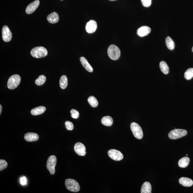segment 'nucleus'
<instances>
[{
  "mask_svg": "<svg viewBox=\"0 0 193 193\" xmlns=\"http://www.w3.org/2000/svg\"><path fill=\"white\" fill-rule=\"evenodd\" d=\"M107 53L108 56L111 60H116L120 57L121 51L117 46L112 44L108 48Z\"/></svg>",
  "mask_w": 193,
  "mask_h": 193,
  "instance_id": "1",
  "label": "nucleus"
},
{
  "mask_svg": "<svg viewBox=\"0 0 193 193\" xmlns=\"http://www.w3.org/2000/svg\"><path fill=\"white\" fill-rule=\"evenodd\" d=\"M32 56L36 58H43L48 55V51L45 48L43 47H37L33 48L31 51Z\"/></svg>",
  "mask_w": 193,
  "mask_h": 193,
  "instance_id": "2",
  "label": "nucleus"
},
{
  "mask_svg": "<svg viewBox=\"0 0 193 193\" xmlns=\"http://www.w3.org/2000/svg\"><path fill=\"white\" fill-rule=\"evenodd\" d=\"M21 81V78L18 74H14L9 78L8 81L7 87L11 90L16 88L20 84Z\"/></svg>",
  "mask_w": 193,
  "mask_h": 193,
  "instance_id": "3",
  "label": "nucleus"
},
{
  "mask_svg": "<svg viewBox=\"0 0 193 193\" xmlns=\"http://www.w3.org/2000/svg\"><path fill=\"white\" fill-rule=\"evenodd\" d=\"M65 184L67 189L71 192H78L80 189L79 183L74 180L67 179L65 181Z\"/></svg>",
  "mask_w": 193,
  "mask_h": 193,
  "instance_id": "4",
  "label": "nucleus"
},
{
  "mask_svg": "<svg viewBox=\"0 0 193 193\" xmlns=\"http://www.w3.org/2000/svg\"><path fill=\"white\" fill-rule=\"evenodd\" d=\"M187 131L183 129H175L170 132L168 135L169 138L172 140H176L185 136Z\"/></svg>",
  "mask_w": 193,
  "mask_h": 193,
  "instance_id": "5",
  "label": "nucleus"
},
{
  "mask_svg": "<svg viewBox=\"0 0 193 193\" xmlns=\"http://www.w3.org/2000/svg\"><path fill=\"white\" fill-rule=\"evenodd\" d=\"M130 127L135 138L138 139H141L143 137V131L141 127L135 122L132 123Z\"/></svg>",
  "mask_w": 193,
  "mask_h": 193,
  "instance_id": "6",
  "label": "nucleus"
},
{
  "mask_svg": "<svg viewBox=\"0 0 193 193\" xmlns=\"http://www.w3.org/2000/svg\"><path fill=\"white\" fill-rule=\"evenodd\" d=\"M57 158L54 155L49 157L47 163V168L51 174L53 175L55 173V167L57 163Z\"/></svg>",
  "mask_w": 193,
  "mask_h": 193,
  "instance_id": "7",
  "label": "nucleus"
},
{
  "mask_svg": "<svg viewBox=\"0 0 193 193\" xmlns=\"http://www.w3.org/2000/svg\"><path fill=\"white\" fill-rule=\"evenodd\" d=\"M108 154L110 158L113 160L119 161L123 159L124 156L120 151L115 149H111L108 151Z\"/></svg>",
  "mask_w": 193,
  "mask_h": 193,
  "instance_id": "8",
  "label": "nucleus"
},
{
  "mask_svg": "<svg viewBox=\"0 0 193 193\" xmlns=\"http://www.w3.org/2000/svg\"><path fill=\"white\" fill-rule=\"evenodd\" d=\"M3 39L5 42H8L11 41L12 35L10 30L7 25H4L2 28Z\"/></svg>",
  "mask_w": 193,
  "mask_h": 193,
  "instance_id": "9",
  "label": "nucleus"
},
{
  "mask_svg": "<svg viewBox=\"0 0 193 193\" xmlns=\"http://www.w3.org/2000/svg\"><path fill=\"white\" fill-rule=\"evenodd\" d=\"M75 152L78 155L80 156H84L86 155V149L84 145L80 142L76 143L74 146Z\"/></svg>",
  "mask_w": 193,
  "mask_h": 193,
  "instance_id": "10",
  "label": "nucleus"
},
{
  "mask_svg": "<svg viewBox=\"0 0 193 193\" xmlns=\"http://www.w3.org/2000/svg\"><path fill=\"white\" fill-rule=\"evenodd\" d=\"M97 28V24L95 20H90L87 22L86 26V31L88 33H92L96 31Z\"/></svg>",
  "mask_w": 193,
  "mask_h": 193,
  "instance_id": "11",
  "label": "nucleus"
},
{
  "mask_svg": "<svg viewBox=\"0 0 193 193\" xmlns=\"http://www.w3.org/2000/svg\"><path fill=\"white\" fill-rule=\"evenodd\" d=\"M40 1L39 0H36L30 4L27 7L25 12L27 14L33 13L39 6Z\"/></svg>",
  "mask_w": 193,
  "mask_h": 193,
  "instance_id": "12",
  "label": "nucleus"
},
{
  "mask_svg": "<svg viewBox=\"0 0 193 193\" xmlns=\"http://www.w3.org/2000/svg\"><path fill=\"white\" fill-rule=\"evenodd\" d=\"M151 31V29L149 27L142 26L137 30V34L141 37H143L149 34Z\"/></svg>",
  "mask_w": 193,
  "mask_h": 193,
  "instance_id": "13",
  "label": "nucleus"
},
{
  "mask_svg": "<svg viewBox=\"0 0 193 193\" xmlns=\"http://www.w3.org/2000/svg\"><path fill=\"white\" fill-rule=\"evenodd\" d=\"M25 139L27 142H33L37 141L39 139V135L36 133L28 132L25 134Z\"/></svg>",
  "mask_w": 193,
  "mask_h": 193,
  "instance_id": "14",
  "label": "nucleus"
},
{
  "mask_svg": "<svg viewBox=\"0 0 193 193\" xmlns=\"http://www.w3.org/2000/svg\"><path fill=\"white\" fill-rule=\"evenodd\" d=\"M179 182L180 184L185 187H190L193 185V181L190 178L182 177L180 178Z\"/></svg>",
  "mask_w": 193,
  "mask_h": 193,
  "instance_id": "15",
  "label": "nucleus"
},
{
  "mask_svg": "<svg viewBox=\"0 0 193 193\" xmlns=\"http://www.w3.org/2000/svg\"><path fill=\"white\" fill-rule=\"evenodd\" d=\"M80 60L83 67L87 71L90 72H92L93 71V68L86 58L84 57H81L80 58Z\"/></svg>",
  "mask_w": 193,
  "mask_h": 193,
  "instance_id": "16",
  "label": "nucleus"
},
{
  "mask_svg": "<svg viewBox=\"0 0 193 193\" xmlns=\"http://www.w3.org/2000/svg\"><path fill=\"white\" fill-rule=\"evenodd\" d=\"M47 19L49 23L52 24L58 22L59 15L57 13L53 12L48 16Z\"/></svg>",
  "mask_w": 193,
  "mask_h": 193,
  "instance_id": "17",
  "label": "nucleus"
},
{
  "mask_svg": "<svg viewBox=\"0 0 193 193\" xmlns=\"http://www.w3.org/2000/svg\"><path fill=\"white\" fill-rule=\"evenodd\" d=\"M46 110L45 107L41 106L33 108L31 111V112L33 116H37L43 114Z\"/></svg>",
  "mask_w": 193,
  "mask_h": 193,
  "instance_id": "18",
  "label": "nucleus"
},
{
  "mask_svg": "<svg viewBox=\"0 0 193 193\" xmlns=\"http://www.w3.org/2000/svg\"><path fill=\"white\" fill-rule=\"evenodd\" d=\"M151 191L152 187L150 183L148 182H146L143 183L141 187V193H151Z\"/></svg>",
  "mask_w": 193,
  "mask_h": 193,
  "instance_id": "19",
  "label": "nucleus"
},
{
  "mask_svg": "<svg viewBox=\"0 0 193 193\" xmlns=\"http://www.w3.org/2000/svg\"><path fill=\"white\" fill-rule=\"evenodd\" d=\"M113 122L112 118L109 116H105L101 119L102 124L107 126H111L112 125Z\"/></svg>",
  "mask_w": 193,
  "mask_h": 193,
  "instance_id": "20",
  "label": "nucleus"
},
{
  "mask_svg": "<svg viewBox=\"0 0 193 193\" xmlns=\"http://www.w3.org/2000/svg\"><path fill=\"white\" fill-rule=\"evenodd\" d=\"M190 159L189 157H185L180 159L178 162V165L181 168H186L189 165Z\"/></svg>",
  "mask_w": 193,
  "mask_h": 193,
  "instance_id": "21",
  "label": "nucleus"
},
{
  "mask_svg": "<svg viewBox=\"0 0 193 193\" xmlns=\"http://www.w3.org/2000/svg\"><path fill=\"white\" fill-rule=\"evenodd\" d=\"M166 44L167 48L170 50H173L175 48V43L170 36H167L166 39Z\"/></svg>",
  "mask_w": 193,
  "mask_h": 193,
  "instance_id": "22",
  "label": "nucleus"
},
{
  "mask_svg": "<svg viewBox=\"0 0 193 193\" xmlns=\"http://www.w3.org/2000/svg\"><path fill=\"white\" fill-rule=\"evenodd\" d=\"M159 67L161 71L164 74H167L169 73V67L166 62L164 61H161L159 63Z\"/></svg>",
  "mask_w": 193,
  "mask_h": 193,
  "instance_id": "23",
  "label": "nucleus"
},
{
  "mask_svg": "<svg viewBox=\"0 0 193 193\" xmlns=\"http://www.w3.org/2000/svg\"><path fill=\"white\" fill-rule=\"evenodd\" d=\"M60 88L62 89L66 88L68 85V79L66 76H62L60 78Z\"/></svg>",
  "mask_w": 193,
  "mask_h": 193,
  "instance_id": "24",
  "label": "nucleus"
},
{
  "mask_svg": "<svg viewBox=\"0 0 193 193\" xmlns=\"http://www.w3.org/2000/svg\"><path fill=\"white\" fill-rule=\"evenodd\" d=\"M88 101L92 107H96L98 106V100L95 97L91 96L88 99Z\"/></svg>",
  "mask_w": 193,
  "mask_h": 193,
  "instance_id": "25",
  "label": "nucleus"
},
{
  "mask_svg": "<svg viewBox=\"0 0 193 193\" xmlns=\"http://www.w3.org/2000/svg\"><path fill=\"white\" fill-rule=\"evenodd\" d=\"M185 79L190 80L193 77V68H189L185 72L184 74Z\"/></svg>",
  "mask_w": 193,
  "mask_h": 193,
  "instance_id": "26",
  "label": "nucleus"
},
{
  "mask_svg": "<svg viewBox=\"0 0 193 193\" xmlns=\"http://www.w3.org/2000/svg\"><path fill=\"white\" fill-rule=\"evenodd\" d=\"M46 80V76L44 75L40 76L35 81V84L38 86L43 85L45 82Z\"/></svg>",
  "mask_w": 193,
  "mask_h": 193,
  "instance_id": "27",
  "label": "nucleus"
},
{
  "mask_svg": "<svg viewBox=\"0 0 193 193\" xmlns=\"http://www.w3.org/2000/svg\"><path fill=\"white\" fill-rule=\"evenodd\" d=\"M8 166V163L6 161L3 159L0 160V171H1L6 169Z\"/></svg>",
  "mask_w": 193,
  "mask_h": 193,
  "instance_id": "28",
  "label": "nucleus"
},
{
  "mask_svg": "<svg viewBox=\"0 0 193 193\" xmlns=\"http://www.w3.org/2000/svg\"><path fill=\"white\" fill-rule=\"evenodd\" d=\"M65 126L68 130L71 131L74 128V125L72 122L69 121H67L65 122Z\"/></svg>",
  "mask_w": 193,
  "mask_h": 193,
  "instance_id": "29",
  "label": "nucleus"
},
{
  "mask_svg": "<svg viewBox=\"0 0 193 193\" xmlns=\"http://www.w3.org/2000/svg\"><path fill=\"white\" fill-rule=\"evenodd\" d=\"M71 116L73 119H77L79 117V113L77 111L74 109H72L71 111Z\"/></svg>",
  "mask_w": 193,
  "mask_h": 193,
  "instance_id": "30",
  "label": "nucleus"
},
{
  "mask_svg": "<svg viewBox=\"0 0 193 193\" xmlns=\"http://www.w3.org/2000/svg\"><path fill=\"white\" fill-rule=\"evenodd\" d=\"M142 4L145 7H148L151 5V0H141Z\"/></svg>",
  "mask_w": 193,
  "mask_h": 193,
  "instance_id": "31",
  "label": "nucleus"
},
{
  "mask_svg": "<svg viewBox=\"0 0 193 193\" xmlns=\"http://www.w3.org/2000/svg\"><path fill=\"white\" fill-rule=\"evenodd\" d=\"M20 184L23 186H25L27 184V179L25 177L21 178L20 180Z\"/></svg>",
  "mask_w": 193,
  "mask_h": 193,
  "instance_id": "32",
  "label": "nucleus"
},
{
  "mask_svg": "<svg viewBox=\"0 0 193 193\" xmlns=\"http://www.w3.org/2000/svg\"><path fill=\"white\" fill-rule=\"evenodd\" d=\"M2 106L1 105H0V114H1V111H2Z\"/></svg>",
  "mask_w": 193,
  "mask_h": 193,
  "instance_id": "33",
  "label": "nucleus"
},
{
  "mask_svg": "<svg viewBox=\"0 0 193 193\" xmlns=\"http://www.w3.org/2000/svg\"><path fill=\"white\" fill-rule=\"evenodd\" d=\"M109 1H116V0H109Z\"/></svg>",
  "mask_w": 193,
  "mask_h": 193,
  "instance_id": "34",
  "label": "nucleus"
},
{
  "mask_svg": "<svg viewBox=\"0 0 193 193\" xmlns=\"http://www.w3.org/2000/svg\"><path fill=\"white\" fill-rule=\"evenodd\" d=\"M192 51L193 52V47H192Z\"/></svg>",
  "mask_w": 193,
  "mask_h": 193,
  "instance_id": "35",
  "label": "nucleus"
},
{
  "mask_svg": "<svg viewBox=\"0 0 193 193\" xmlns=\"http://www.w3.org/2000/svg\"><path fill=\"white\" fill-rule=\"evenodd\" d=\"M188 156L187 154H186V156Z\"/></svg>",
  "mask_w": 193,
  "mask_h": 193,
  "instance_id": "36",
  "label": "nucleus"
},
{
  "mask_svg": "<svg viewBox=\"0 0 193 193\" xmlns=\"http://www.w3.org/2000/svg\"><path fill=\"white\" fill-rule=\"evenodd\" d=\"M61 1H63V0H61Z\"/></svg>",
  "mask_w": 193,
  "mask_h": 193,
  "instance_id": "37",
  "label": "nucleus"
}]
</instances>
